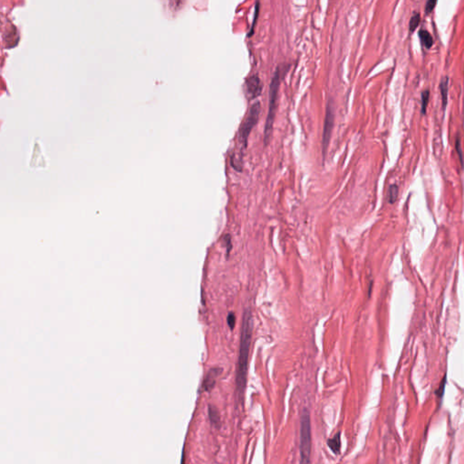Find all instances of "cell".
Here are the masks:
<instances>
[{
	"label": "cell",
	"instance_id": "6da1fadb",
	"mask_svg": "<svg viewBox=\"0 0 464 464\" xmlns=\"http://www.w3.org/2000/svg\"><path fill=\"white\" fill-rule=\"evenodd\" d=\"M252 329H253V318L251 315V311L247 309L243 315L240 354H239L237 371H236V395H237V400L242 403H243L244 393H245L246 384H247L248 358H249Z\"/></svg>",
	"mask_w": 464,
	"mask_h": 464
},
{
	"label": "cell",
	"instance_id": "7a4b0ae2",
	"mask_svg": "<svg viewBox=\"0 0 464 464\" xmlns=\"http://www.w3.org/2000/svg\"><path fill=\"white\" fill-rule=\"evenodd\" d=\"M289 64H282L279 65L273 74L270 87H269V105H268V112L266 116V125L264 130V144L267 145L270 141V136L272 134L273 124L276 115L277 110V101L279 94V87L282 80L284 79L287 71L290 68Z\"/></svg>",
	"mask_w": 464,
	"mask_h": 464
},
{
	"label": "cell",
	"instance_id": "3957f363",
	"mask_svg": "<svg viewBox=\"0 0 464 464\" xmlns=\"http://www.w3.org/2000/svg\"><path fill=\"white\" fill-rule=\"evenodd\" d=\"M300 463L299 464H311L312 452V431L309 411L304 409L300 418Z\"/></svg>",
	"mask_w": 464,
	"mask_h": 464
},
{
	"label": "cell",
	"instance_id": "277c9868",
	"mask_svg": "<svg viewBox=\"0 0 464 464\" xmlns=\"http://www.w3.org/2000/svg\"><path fill=\"white\" fill-rule=\"evenodd\" d=\"M260 111H261L260 103V102H256L250 107L247 117L244 119V121L242 122V125L240 127L239 138H240V141L242 143V145H244V147H247L248 136H249L251 131L253 130L254 127L257 125L258 122H259Z\"/></svg>",
	"mask_w": 464,
	"mask_h": 464
},
{
	"label": "cell",
	"instance_id": "5b68a950",
	"mask_svg": "<svg viewBox=\"0 0 464 464\" xmlns=\"http://www.w3.org/2000/svg\"><path fill=\"white\" fill-rule=\"evenodd\" d=\"M334 105L332 99L329 100L328 102V107H327V112L325 116V122H324V128H323V135H322V155L323 159L325 160L326 155L328 153V146L330 143L331 139V134L332 131L334 128Z\"/></svg>",
	"mask_w": 464,
	"mask_h": 464
},
{
	"label": "cell",
	"instance_id": "8992f818",
	"mask_svg": "<svg viewBox=\"0 0 464 464\" xmlns=\"http://www.w3.org/2000/svg\"><path fill=\"white\" fill-rule=\"evenodd\" d=\"M245 89L249 99H255L259 97L263 90V86L260 76L255 74L248 77L245 82Z\"/></svg>",
	"mask_w": 464,
	"mask_h": 464
},
{
	"label": "cell",
	"instance_id": "52a82bcc",
	"mask_svg": "<svg viewBox=\"0 0 464 464\" xmlns=\"http://www.w3.org/2000/svg\"><path fill=\"white\" fill-rule=\"evenodd\" d=\"M222 369L221 368H212L210 371L208 372L206 377H205L203 384H202V388L206 392H211L216 384L217 378L220 376L221 374Z\"/></svg>",
	"mask_w": 464,
	"mask_h": 464
},
{
	"label": "cell",
	"instance_id": "ba28073f",
	"mask_svg": "<svg viewBox=\"0 0 464 464\" xmlns=\"http://www.w3.org/2000/svg\"><path fill=\"white\" fill-rule=\"evenodd\" d=\"M328 445L334 454H339L341 450V434L336 433L333 438L328 441Z\"/></svg>",
	"mask_w": 464,
	"mask_h": 464
},
{
	"label": "cell",
	"instance_id": "9c48e42d",
	"mask_svg": "<svg viewBox=\"0 0 464 464\" xmlns=\"http://www.w3.org/2000/svg\"><path fill=\"white\" fill-rule=\"evenodd\" d=\"M209 418L211 420V423L215 427H221V415H220L218 409L213 405L209 406Z\"/></svg>",
	"mask_w": 464,
	"mask_h": 464
},
{
	"label": "cell",
	"instance_id": "30bf717a",
	"mask_svg": "<svg viewBox=\"0 0 464 464\" xmlns=\"http://www.w3.org/2000/svg\"><path fill=\"white\" fill-rule=\"evenodd\" d=\"M419 37H420V39H421V42L425 47L427 48H430L432 47L433 44V37L431 36V34L429 32L426 31V30H420L419 31Z\"/></svg>",
	"mask_w": 464,
	"mask_h": 464
},
{
	"label": "cell",
	"instance_id": "8fae6325",
	"mask_svg": "<svg viewBox=\"0 0 464 464\" xmlns=\"http://www.w3.org/2000/svg\"><path fill=\"white\" fill-rule=\"evenodd\" d=\"M448 83H449V80H448V77L445 76L444 78H442V81H441V84H440V89H441V93H442V104H443V107H445L446 104H447V94H448Z\"/></svg>",
	"mask_w": 464,
	"mask_h": 464
},
{
	"label": "cell",
	"instance_id": "7c38bea8",
	"mask_svg": "<svg viewBox=\"0 0 464 464\" xmlns=\"http://www.w3.org/2000/svg\"><path fill=\"white\" fill-rule=\"evenodd\" d=\"M398 197V187L396 184L390 186L388 190V201L390 203H395Z\"/></svg>",
	"mask_w": 464,
	"mask_h": 464
},
{
	"label": "cell",
	"instance_id": "4fadbf2b",
	"mask_svg": "<svg viewBox=\"0 0 464 464\" xmlns=\"http://www.w3.org/2000/svg\"><path fill=\"white\" fill-rule=\"evenodd\" d=\"M430 97V90H425L421 93V111L422 113H425L426 107H427L428 101Z\"/></svg>",
	"mask_w": 464,
	"mask_h": 464
},
{
	"label": "cell",
	"instance_id": "5bb4252c",
	"mask_svg": "<svg viewBox=\"0 0 464 464\" xmlns=\"http://www.w3.org/2000/svg\"><path fill=\"white\" fill-rule=\"evenodd\" d=\"M420 20H421L420 15L418 13H415L410 20V30L411 31H414L416 29V27L420 24Z\"/></svg>",
	"mask_w": 464,
	"mask_h": 464
},
{
	"label": "cell",
	"instance_id": "9a60e30c",
	"mask_svg": "<svg viewBox=\"0 0 464 464\" xmlns=\"http://www.w3.org/2000/svg\"><path fill=\"white\" fill-rule=\"evenodd\" d=\"M227 322H228V325H229V328L231 330H233L234 328H235L236 325V316L235 314L233 312H230L229 315H228V317H227Z\"/></svg>",
	"mask_w": 464,
	"mask_h": 464
},
{
	"label": "cell",
	"instance_id": "2e32d148",
	"mask_svg": "<svg viewBox=\"0 0 464 464\" xmlns=\"http://www.w3.org/2000/svg\"><path fill=\"white\" fill-rule=\"evenodd\" d=\"M436 4H437V1H435V0H430V1H428L427 3H426V5H425V12H432L433 8H434V6H436Z\"/></svg>",
	"mask_w": 464,
	"mask_h": 464
},
{
	"label": "cell",
	"instance_id": "e0dca14e",
	"mask_svg": "<svg viewBox=\"0 0 464 464\" xmlns=\"http://www.w3.org/2000/svg\"><path fill=\"white\" fill-rule=\"evenodd\" d=\"M224 242H225V243H226V247H227V251H228V252H229V251H230V249H231V238H230V236L229 235L225 236V238H224Z\"/></svg>",
	"mask_w": 464,
	"mask_h": 464
},
{
	"label": "cell",
	"instance_id": "ac0fdd59",
	"mask_svg": "<svg viewBox=\"0 0 464 464\" xmlns=\"http://www.w3.org/2000/svg\"><path fill=\"white\" fill-rule=\"evenodd\" d=\"M456 148L458 149V154L459 156H460V159H461V161L463 162V155H462V150H461V143H460V139H457L456 140Z\"/></svg>",
	"mask_w": 464,
	"mask_h": 464
}]
</instances>
